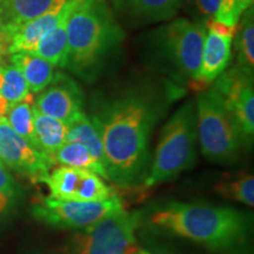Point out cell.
I'll return each mask as SVG.
<instances>
[{
  "mask_svg": "<svg viewBox=\"0 0 254 254\" xmlns=\"http://www.w3.org/2000/svg\"><path fill=\"white\" fill-rule=\"evenodd\" d=\"M155 230L194 241L221 254H250L253 215L205 204L172 201L150 215Z\"/></svg>",
  "mask_w": 254,
  "mask_h": 254,
  "instance_id": "7a4b0ae2",
  "label": "cell"
},
{
  "mask_svg": "<svg viewBox=\"0 0 254 254\" xmlns=\"http://www.w3.org/2000/svg\"><path fill=\"white\" fill-rule=\"evenodd\" d=\"M55 1L56 0H2L0 13L7 26L14 27L45 13Z\"/></svg>",
  "mask_w": 254,
  "mask_h": 254,
  "instance_id": "ffe728a7",
  "label": "cell"
},
{
  "mask_svg": "<svg viewBox=\"0 0 254 254\" xmlns=\"http://www.w3.org/2000/svg\"><path fill=\"white\" fill-rule=\"evenodd\" d=\"M8 45H9L8 39H0V63H1L4 56L8 53Z\"/></svg>",
  "mask_w": 254,
  "mask_h": 254,
  "instance_id": "f1b7e54d",
  "label": "cell"
},
{
  "mask_svg": "<svg viewBox=\"0 0 254 254\" xmlns=\"http://www.w3.org/2000/svg\"><path fill=\"white\" fill-rule=\"evenodd\" d=\"M78 1L79 0H68L67 8L64 12L58 23L52 30L47 32L43 39L38 43L36 50L31 53L45 59L53 66H59V67L67 66V32H66V27H67L69 13L78 4Z\"/></svg>",
  "mask_w": 254,
  "mask_h": 254,
  "instance_id": "9a60e30c",
  "label": "cell"
},
{
  "mask_svg": "<svg viewBox=\"0 0 254 254\" xmlns=\"http://www.w3.org/2000/svg\"><path fill=\"white\" fill-rule=\"evenodd\" d=\"M124 208L118 195L105 201H65L49 196L33 206V215L47 225L68 230H85Z\"/></svg>",
  "mask_w": 254,
  "mask_h": 254,
  "instance_id": "ba28073f",
  "label": "cell"
},
{
  "mask_svg": "<svg viewBox=\"0 0 254 254\" xmlns=\"http://www.w3.org/2000/svg\"><path fill=\"white\" fill-rule=\"evenodd\" d=\"M240 27L237 30L236 49L238 64L241 68L253 72L254 67V15L253 8H247L241 15Z\"/></svg>",
  "mask_w": 254,
  "mask_h": 254,
  "instance_id": "cb8c5ba5",
  "label": "cell"
},
{
  "mask_svg": "<svg viewBox=\"0 0 254 254\" xmlns=\"http://www.w3.org/2000/svg\"><path fill=\"white\" fill-rule=\"evenodd\" d=\"M0 94L7 100L9 105L25 100L31 95L24 75L15 66L2 67V84L0 87Z\"/></svg>",
  "mask_w": 254,
  "mask_h": 254,
  "instance_id": "d4e9b609",
  "label": "cell"
},
{
  "mask_svg": "<svg viewBox=\"0 0 254 254\" xmlns=\"http://www.w3.org/2000/svg\"><path fill=\"white\" fill-rule=\"evenodd\" d=\"M163 111L164 103L155 97L131 92L100 104L92 114L104 145L110 182L122 189L144 182L150 136Z\"/></svg>",
  "mask_w": 254,
  "mask_h": 254,
  "instance_id": "6da1fadb",
  "label": "cell"
},
{
  "mask_svg": "<svg viewBox=\"0 0 254 254\" xmlns=\"http://www.w3.org/2000/svg\"><path fill=\"white\" fill-rule=\"evenodd\" d=\"M195 8L206 20L213 19L217 13L221 0H193Z\"/></svg>",
  "mask_w": 254,
  "mask_h": 254,
  "instance_id": "83f0119b",
  "label": "cell"
},
{
  "mask_svg": "<svg viewBox=\"0 0 254 254\" xmlns=\"http://www.w3.org/2000/svg\"><path fill=\"white\" fill-rule=\"evenodd\" d=\"M1 84H2V67L0 66V87H1Z\"/></svg>",
  "mask_w": 254,
  "mask_h": 254,
  "instance_id": "836d02e7",
  "label": "cell"
},
{
  "mask_svg": "<svg viewBox=\"0 0 254 254\" xmlns=\"http://www.w3.org/2000/svg\"><path fill=\"white\" fill-rule=\"evenodd\" d=\"M67 66L84 71L122 39L105 0H79L67 20Z\"/></svg>",
  "mask_w": 254,
  "mask_h": 254,
  "instance_id": "3957f363",
  "label": "cell"
},
{
  "mask_svg": "<svg viewBox=\"0 0 254 254\" xmlns=\"http://www.w3.org/2000/svg\"><path fill=\"white\" fill-rule=\"evenodd\" d=\"M67 5L68 0H56L45 13L39 17L14 27L6 25L9 34L8 55L33 52L43 37L56 26L67 8Z\"/></svg>",
  "mask_w": 254,
  "mask_h": 254,
  "instance_id": "4fadbf2b",
  "label": "cell"
},
{
  "mask_svg": "<svg viewBox=\"0 0 254 254\" xmlns=\"http://www.w3.org/2000/svg\"><path fill=\"white\" fill-rule=\"evenodd\" d=\"M195 113L196 133L205 158L219 165L236 163L245 140L213 87L200 92Z\"/></svg>",
  "mask_w": 254,
  "mask_h": 254,
  "instance_id": "5b68a950",
  "label": "cell"
},
{
  "mask_svg": "<svg viewBox=\"0 0 254 254\" xmlns=\"http://www.w3.org/2000/svg\"><path fill=\"white\" fill-rule=\"evenodd\" d=\"M0 161L21 176L43 182L56 161L17 134L5 117L0 118Z\"/></svg>",
  "mask_w": 254,
  "mask_h": 254,
  "instance_id": "8fae6325",
  "label": "cell"
},
{
  "mask_svg": "<svg viewBox=\"0 0 254 254\" xmlns=\"http://www.w3.org/2000/svg\"><path fill=\"white\" fill-rule=\"evenodd\" d=\"M206 34L205 23L189 19H177L161 34L167 59L183 75L195 81L199 80Z\"/></svg>",
  "mask_w": 254,
  "mask_h": 254,
  "instance_id": "52a82bcc",
  "label": "cell"
},
{
  "mask_svg": "<svg viewBox=\"0 0 254 254\" xmlns=\"http://www.w3.org/2000/svg\"><path fill=\"white\" fill-rule=\"evenodd\" d=\"M18 187L5 165L0 161V215L6 213L17 199Z\"/></svg>",
  "mask_w": 254,
  "mask_h": 254,
  "instance_id": "484cf974",
  "label": "cell"
},
{
  "mask_svg": "<svg viewBox=\"0 0 254 254\" xmlns=\"http://www.w3.org/2000/svg\"><path fill=\"white\" fill-rule=\"evenodd\" d=\"M33 98L32 94L25 100L19 101L13 105H9L7 111V122L12 129L24 138L28 144H31L34 148L40 151L39 145L37 142L36 133H34L33 125ZM41 152V151H40Z\"/></svg>",
  "mask_w": 254,
  "mask_h": 254,
  "instance_id": "7402d4cb",
  "label": "cell"
},
{
  "mask_svg": "<svg viewBox=\"0 0 254 254\" xmlns=\"http://www.w3.org/2000/svg\"><path fill=\"white\" fill-rule=\"evenodd\" d=\"M51 84L38 97L34 107L43 114L68 125L84 112L80 88L66 75L60 74L56 75Z\"/></svg>",
  "mask_w": 254,
  "mask_h": 254,
  "instance_id": "7c38bea8",
  "label": "cell"
},
{
  "mask_svg": "<svg viewBox=\"0 0 254 254\" xmlns=\"http://www.w3.org/2000/svg\"><path fill=\"white\" fill-rule=\"evenodd\" d=\"M214 190L224 198L236 200L249 207L254 205V178L250 173L224 178L214 186Z\"/></svg>",
  "mask_w": 254,
  "mask_h": 254,
  "instance_id": "603a6c76",
  "label": "cell"
},
{
  "mask_svg": "<svg viewBox=\"0 0 254 254\" xmlns=\"http://www.w3.org/2000/svg\"><path fill=\"white\" fill-rule=\"evenodd\" d=\"M1 2H2V0H0V5H1Z\"/></svg>",
  "mask_w": 254,
  "mask_h": 254,
  "instance_id": "d590c367",
  "label": "cell"
},
{
  "mask_svg": "<svg viewBox=\"0 0 254 254\" xmlns=\"http://www.w3.org/2000/svg\"><path fill=\"white\" fill-rule=\"evenodd\" d=\"M217 79L213 88L236 122L244 140L249 144L254 134L253 72L236 66L221 73Z\"/></svg>",
  "mask_w": 254,
  "mask_h": 254,
  "instance_id": "9c48e42d",
  "label": "cell"
},
{
  "mask_svg": "<svg viewBox=\"0 0 254 254\" xmlns=\"http://www.w3.org/2000/svg\"><path fill=\"white\" fill-rule=\"evenodd\" d=\"M43 183L49 187L51 198L65 201H105L117 195L98 174L63 165L50 172Z\"/></svg>",
  "mask_w": 254,
  "mask_h": 254,
  "instance_id": "30bf717a",
  "label": "cell"
},
{
  "mask_svg": "<svg viewBox=\"0 0 254 254\" xmlns=\"http://www.w3.org/2000/svg\"><path fill=\"white\" fill-rule=\"evenodd\" d=\"M0 39H8L9 40V34L6 27V24L2 20L1 13H0Z\"/></svg>",
  "mask_w": 254,
  "mask_h": 254,
  "instance_id": "f546056e",
  "label": "cell"
},
{
  "mask_svg": "<svg viewBox=\"0 0 254 254\" xmlns=\"http://www.w3.org/2000/svg\"><path fill=\"white\" fill-rule=\"evenodd\" d=\"M11 63L21 72L30 92L33 93L45 90L55 78V66L31 52L11 55Z\"/></svg>",
  "mask_w": 254,
  "mask_h": 254,
  "instance_id": "e0dca14e",
  "label": "cell"
},
{
  "mask_svg": "<svg viewBox=\"0 0 254 254\" xmlns=\"http://www.w3.org/2000/svg\"><path fill=\"white\" fill-rule=\"evenodd\" d=\"M234 1L238 2L244 11H246L247 8L252 7V5H253V0H234Z\"/></svg>",
  "mask_w": 254,
  "mask_h": 254,
  "instance_id": "1f68e13d",
  "label": "cell"
},
{
  "mask_svg": "<svg viewBox=\"0 0 254 254\" xmlns=\"http://www.w3.org/2000/svg\"><path fill=\"white\" fill-rule=\"evenodd\" d=\"M205 27L208 32H213V33L219 34V36L228 37L232 38V39L236 37L238 30V25L237 26H228V25L219 23V21L214 20V19H208V20H206Z\"/></svg>",
  "mask_w": 254,
  "mask_h": 254,
  "instance_id": "4316f807",
  "label": "cell"
},
{
  "mask_svg": "<svg viewBox=\"0 0 254 254\" xmlns=\"http://www.w3.org/2000/svg\"><path fill=\"white\" fill-rule=\"evenodd\" d=\"M232 40V38L222 37L207 31L199 73V82L208 84L214 81L225 71L231 59Z\"/></svg>",
  "mask_w": 254,
  "mask_h": 254,
  "instance_id": "2e32d148",
  "label": "cell"
},
{
  "mask_svg": "<svg viewBox=\"0 0 254 254\" xmlns=\"http://www.w3.org/2000/svg\"><path fill=\"white\" fill-rule=\"evenodd\" d=\"M33 125L37 142L41 152L53 159V155L66 142L67 125L60 120L39 112L33 105ZM55 160V159H53Z\"/></svg>",
  "mask_w": 254,
  "mask_h": 254,
  "instance_id": "ac0fdd59",
  "label": "cell"
},
{
  "mask_svg": "<svg viewBox=\"0 0 254 254\" xmlns=\"http://www.w3.org/2000/svg\"><path fill=\"white\" fill-rule=\"evenodd\" d=\"M132 254H153L152 252H150L148 250H144V249H139V250H135L134 252Z\"/></svg>",
  "mask_w": 254,
  "mask_h": 254,
  "instance_id": "d6a6232c",
  "label": "cell"
},
{
  "mask_svg": "<svg viewBox=\"0 0 254 254\" xmlns=\"http://www.w3.org/2000/svg\"><path fill=\"white\" fill-rule=\"evenodd\" d=\"M160 254H172V253H168V252H165V251H161Z\"/></svg>",
  "mask_w": 254,
  "mask_h": 254,
  "instance_id": "e575fe53",
  "label": "cell"
},
{
  "mask_svg": "<svg viewBox=\"0 0 254 254\" xmlns=\"http://www.w3.org/2000/svg\"><path fill=\"white\" fill-rule=\"evenodd\" d=\"M56 164L63 166L81 168V170L91 171L105 180H110L106 167L101 164L84 145L79 142L66 141L53 155Z\"/></svg>",
  "mask_w": 254,
  "mask_h": 254,
  "instance_id": "d6986e66",
  "label": "cell"
},
{
  "mask_svg": "<svg viewBox=\"0 0 254 254\" xmlns=\"http://www.w3.org/2000/svg\"><path fill=\"white\" fill-rule=\"evenodd\" d=\"M139 212L118 209L82 230L73 244V254H131L135 249Z\"/></svg>",
  "mask_w": 254,
  "mask_h": 254,
  "instance_id": "8992f818",
  "label": "cell"
},
{
  "mask_svg": "<svg viewBox=\"0 0 254 254\" xmlns=\"http://www.w3.org/2000/svg\"><path fill=\"white\" fill-rule=\"evenodd\" d=\"M8 107H9V104L7 103V100H6L5 98L0 94V118H1V117H4L5 114L7 113Z\"/></svg>",
  "mask_w": 254,
  "mask_h": 254,
  "instance_id": "4dcf8cb0",
  "label": "cell"
},
{
  "mask_svg": "<svg viewBox=\"0 0 254 254\" xmlns=\"http://www.w3.org/2000/svg\"><path fill=\"white\" fill-rule=\"evenodd\" d=\"M66 141L79 142V144L84 145L106 167L104 145L103 141H101L99 132H98L94 124L92 123L91 118H88L84 112L79 114L77 118L67 125Z\"/></svg>",
  "mask_w": 254,
  "mask_h": 254,
  "instance_id": "44dd1931",
  "label": "cell"
},
{
  "mask_svg": "<svg viewBox=\"0 0 254 254\" xmlns=\"http://www.w3.org/2000/svg\"><path fill=\"white\" fill-rule=\"evenodd\" d=\"M185 0H112L113 8L139 23H159L178 14Z\"/></svg>",
  "mask_w": 254,
  "mask_h": 254,
  "instance_id": "5bb4252c",
  "label": "cell"
},
{
  "mask_svg": "<svg viewBox=\"0 0 254 254\" xmlns=\"http://www.w3.org/2000/svg\"><path fill=\"white\" fill-rule=\"evenodd\" d=\"M196 141L195 103L187 101L164 126L144 186H158L190 170L196 161Z\"/></svg>",
  "mask_w": 254,
  "mask_h": 254,
  "instance_id": "277c9868",
  "label": "cell"
}]
</instances>
